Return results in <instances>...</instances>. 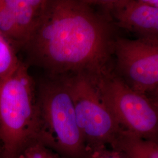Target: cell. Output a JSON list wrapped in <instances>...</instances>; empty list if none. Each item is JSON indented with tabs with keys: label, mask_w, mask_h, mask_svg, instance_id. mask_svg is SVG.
Masks as SVG:
<instances>
[{
	"label": "cell",
	"mask_w": 158,
	"mask_h": 158,
	"mask_svg": "<svg viewBox=\"0 0 158 158\" xmlns=\"http://www.w3.org/2000/svg\"><path fill=\"white\" fill-rule=\"evenodd\" d=\"M114 72L134 90L148 94L158 88V37H117Z\"/></svg>",
	"instance_id": "obj_6"
},
{
	"label": "cell",
	"mask_w": 158,
	"mask_h": 158,
	"mask_svg": "<svg viewBox=\"0 0 158 158\" xmlns=\"http://www.w3.org/2000/svg\"><path fill=\"white\" fill-rule=\"evenodd\" d=\"M21 62L14 46L0 32V78L12 73Z\"/></svg>",
	"instance_id": "obj_11"
},
{
	"label": "cell",
	"mask_w": 158,
	"mask_h": 158,
	"mask_svg": "<svg viewBox=\"0 0 158 158\" xmlns=\"http://www.w3.org/2000/svg\"><path fill=\"white\" fill-rule=\"evenodd\" d=\"M127 158H158V143L123 130L110 146Z\"/></svg>",
	"instance_id": "obj_9"
},
{
	"label": "cell",
	"mask_w": 158,
	"mask_h": 158,
	"mask_svg": "<svg viewBox=\"0 0 158 158\" xmlns=\"http://www.w3.org/2000/svg\"><path fill=\"white\" fill-rule=\"evenodd\" d=\"M83 158H127L118 151L107 146L86 147Z\"/></svg>",
	"instance_id": "obj_13"
},
{
	"label": "cell",
	"mask_w": 158,
	"mask_h": 158,
	"mask_svg": "<svg viewBox=\"0 0 158 158\" xmlns=\"http://www.w3.org/2000/svg\"><path fill=\"white\" fill-rule=\"evenodd\" d=\"M15 158H65L40 139L26 145Z\"/></svg>",
	"instance_id": "obj_12"
},
{
	"label": "cell",
	"mask_w": 158,
	"mask_h": 158,
	"mask_svg": "<svg viewBox=\"0 0 158 158\" xmlns=\"http://www.w3.org/2000/svg\"><path fill=\"white\" fill-rule=\"evenodd\" d=\"M142 1L148 6L158 8V0H142Z\"/></svg>",
	"instance_id": "obj_14"
},
{
	"label": "cell",
	"mask_w": 158,
	"mask_h": 158,
	"mask_svg": "<svg viewBox=\"0 0 158 158\" xmlns=\"http://www.w3.org/2000/svg\"><path fill=\"white\" fill-rule=\"evenodd\" d=\"M0 145H1V143H0Z\"/></svg>",
	"instance_id": "obj_17"
},
{
	"label": "cell",
	"mask_w": 158,
	"mask_h": 158,
	"mask_svg": "<svg viewBox=\"0 0 158 158\" xmlns=\"http://www.w3.org/2000/svg\"><path fill=\"white\" fill-rule=\"evenodd\" d=\"M0 158H15L6 152L2 147L0 145Z\"/></svg>",
	"instance_id": "obj_15"
},
{
	"label": "cell",
	"mask_w": 158,
	"mask_h": 158,
	"mask_svg": "<svg viewBox=\"0 0 158 158\" xmlns=\"http://www.w3.org/2000/svg\"><path fill=\"white\" fill-rule=\"evenodd\" d=\"M42 125L28 66L21 62L10 75L0 78V143L15 157L26 145L39 139Z\"/></svg>",
	"instance_id": "obj_2"
},
{
	"label": "cell",
	"mask_w": 158,
	"mask_h": 158,
	"mask_svg": "<svg viewBox=\"0 0 158 158\" xmlns=\"http://www.w3.org/2000/svg\"><path fill=\"white\" fill-rule=\"evenodd\" d=\"M149 94L152 95V96H151V97L152 98H153V99L158 104V88L156 90L153 91V92L151 93L150 94H147V95H149Z\"/></svg>",
	"instance_id": "obj_16"
},
{
	"label": "cell",
	"mask_w": 158,
	"mask_h": 158,
	"mask_svg": "<svg viewBox=\"0 0 158 158\" xmlns=\"http://www.w3.org/2000/svg\"><path fill=\"white\" fill-rule=\"evenodd\" d=\"M0 32L14 46H23V36L6 0H0Z\"/></svg>",
	"instance_id": "obj_10"
},
{
	"label": "cell",
	"mask_w": 158,
	"mask_h": 158,
	"mask_svg": "<svg viewBox=\"0 0 158 158\" xmlns=\"http://www.w3.org/2000/svg\"><path fill=\"white\" fill-rule=\"evenodd\" d=\"M23 36L24 45L38 25L48 0H6Z\"/></svg>",
	"instance_id": "obj_8"
},
{
	"label": "cell",
	"mask_w": 158,
	"mask_h": 158,
	"mask_svg": "<svg viewBox=\"0 0 158 158\" xmlns=\"http://www.w3.org/2000/svg\"><path fill=\"white\" fill-rule=\"evenodd\" d=\"M63 78L86 147H110L123 130L102 102L96 81L80 74Z\"/></svg>",
	"instance_id": "obj_5"
},
{
	"label": "cell",
	"mask_w": 158,
	"mask_h": 158,
	"mask_svg": "<svg viewBox=\"0 0 158 158\" xmlns=\"http://www.w3.org/2000/svg\"><path fill=\"white\" fill-rule=\"evenodd\" d=\"M102 100L123 130L158 143V104L113 72L96 81Z\"/></svg>",
	"instance_id": "obj_4"
},
{
	"label": "cell",
	"mask_w": 158,
	"mask_h": 158,
	"mask_svg": "<svg viewBox=\"0 0 158 158\" xmlns=\"http://www.w3.org/2000/svg\"><path fill=\"white\" fill-rule=\"evenodd\" d=\"M90 1L108 14L116 27L139 37H158V8L142 0Z\"/></svg>",
	"instance_id": "obj_7"
},
{
	"label": "cell",
	"mask_w": 158,
	"mask_h": 158,
	"mask_svg": "<svg viewBox=\"0 0 158 158\" xmlns=\"http://www.w3.org/2000/svg\"><path fill=\"white\" fill-rule=\"evenodd\" d=\"M90 1L48 0L23 48L32 63L53 78L84 75L99 79L114 72L116 26Z\"/></svg>",
	"instance_id": "obj_1"
},
{
	"label": "cell",
	"mask_w": 158,
	"mask_h": 158,
	"mask_svg": "<svg viewBox=\"0 0 158 158\" xmlns=\"http://www.w3.org/2000/svg\"><path fill=\"white\" fill-rule=\"evenodd\" d=\"M42 125L40 139L65 158H83L85 143L64 78L42 83L37 93Z\"/></svg>",
	"instance_id": "obj_3"
}]
</instances>
